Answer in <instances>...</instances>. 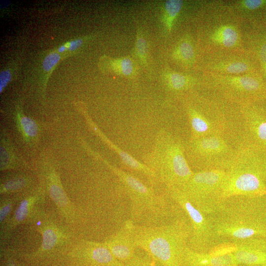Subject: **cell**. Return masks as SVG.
<instances>
[{"instance_id": "obj_21", "label": "cell", "mask_w": 266, "mask_h": 266, "mask_svg": "<svg viewBox=\"0 0 266 266\" xmlns=\"http://www.w3.org/2000/svg\"><path fill=\"white\" fill-rule=\"evenodd\" d=\"M34 177L23 171L7 172L0 177L1 196L20 194L28 191L35 186Z\"/></svg>"}, {"instance_id": "obj_6", "label": "cell", "mask_w": 266, "mask_h": 266, "mask_svg": "<svg viewBox=\"0 0 266 266\" xmlns=\"http://www.w3.org/2000/svg\"><path fill=\"white\" fill-rule=\"evenodd\" d=\"M265 195L266 182L262 174L258 152L242 144L233 163L227 171L222 201L233 196Z\"/></svg>"}, {"instance_id": "obj_4", "label": "cell", "mask_w": 266, "mask_h": 266, "mask_svg": "<svg viewBox=\"0 0 266 266\" xmlns=\"http://www.w3.org/2000/svg\"><path fill=\"white\" fill-rule=\"evenodd\" d=\"M143 161L165 187L182 189L194 172L186 158L184 143L164 130L158 133L153 149Z\"/></svg>"}, {"instance_id": "obj_22", "label": "cell", "mask_w": 266, "mask_h": 266, "mask_svg": "<svg viewBox=\"0 0 266 266\" xmlns=\"http://www.w3.org/2000/svg\"><path fill=\"white\" fill-rule=\"evenodd\" d=\"M13 117L15 126L23 141L30 147L37 144L41 132L38 123L25 114L19 104L16 107Z\"/></svg>"}, {"instance_id": "obj_23", "label": "cell", "mask_w": 266, "mask_h": 266, "mask_svg": "<svg viewBox=\"0 0 266 266\" xmlns=\"http://www.w3.org/2000/svg\"><path fill=\"white\" fill-rule=\"evenodd\" d=\"M100 66L104 71L128 78H133L138 72L137 63L129 56L114 59L104 56L100 60Z\"/></svg>"}, {"instance_id": "obj_38", "label": "cell", "mask_w": 266, "mask_h": 266, "mask_svg": "<svg viewBox=\"0 0 266 266\" xmlns=\"http://www.w3.org/2000/svg\"><path fill=\"white\" fill-rule=\"evenodd\" d=\"M260 57L261 61L266 70V44H264L261 49Z\"/></svg>"}, {"instance_id": "obj_37", "label": "cell", "mask_w": 266, "mask_h": 266, "mask_svg": "<svg viewBox=\"0 0 266 266\" xmlns=\"http://www.w3.org/2000/svg\"><path fill=\"white\" fill-rule=\"evenodd\" d=\"M82 43L83 40L81 39H77L67 43L66 45L68 50L73 51L80 47Z\"/></svg>"}, {"instance_id": "obj_32", "label": "cell", "mask_w": 266, "mask_h": 266, "mask_svg": "<svg viewBox=\"0 0 266 266\" xmlns=\"http://www.w3.org/2000/svg\"><path fill=\"white\" fill-rule=\"evenodd\" d=\"M148 257H140L135 255L129 262L125 263V266H159Z\"/></svg>"}, {"instance_id": "obj_28", "label": "cell", "mask_w": 266, "mask_h": 266, "mask_svg": "<svg viewBox=\"0 0 266 266\" xmlns=\"http://www.w3.org/2000/svg\"><path fill=\"white\" fill-rule=\"evenodd\" d=\"M26 192L1 196L0 199V228L7 223Z\"/></svg>"}, {"instance_id": "obj_2", "label": "cell", "mask_w": 266, "mask_h": 266, "mask_svg": "<svg viewBox=\"0 0 266 266\" xmlns=\"http://www.w3.org/2000/svg\"><path fill=\"white\" fill-rule=\"evenodd\" d=\"M129 224L137 248L144 250L159 266H184L185 248L191 233L189 220L185 215L169 223L158 226Z\"/></svg>"}, {"instance_id": "obj_29", "label": "cell", "mask_w": 266, "mask_h": 266, "mask_svg": "<svg viewBox=\"0 0 266 266\" xmlns=\"http://www.w3.org/2000/svg\"><path fill=\"white\" fill-rule=\"evenodd\" d=\"M214 68L221 73L228 75H239L249 69L246 62L240 60L223 61L214 66Z\"/></svg>"}, {"instance_id": "obj_15", "label": "cell", "mask_w": 266, "mask_h": 266, "mask_svg": "<svg viewBox=\"0 0 266 266\" xmlns=\"http://www.w3.org/2000/svg\"><path fill=\"white\" fill-rule=\"evenodd\" d=\"M104 243L112 255L124 264L136 255L137 248L133 237L129 220L117 232L107 237Z\"/></svg>"}, {"instance_id": "obj_14", "label": "cell", "mask_w": 266, "mask_h": 266, "mask_svg": "<svg viewBox=\"0 0 266 266\" xmlns=\"http://www.w3.org/2000/svg\"><path fill=\"white\" fill-rule=\"evenodd\" d=\"M41 184L44 187L60 215L68 223H73L75 214L55 168L49 162H43L39 170Z\"/></svg>"}, {"instance_id": "obj_39", "label": "cell", "mask_w": 266, "mask_h": 266, "mask_svg": "<svg viewBox=\"0 0 266 266\" xmlns=\"http://www.w3.org/2000/svg\"><path fill=\"white\" fill-rule=\"evenodd\" d=\"M66 49H67V47L66 44V45L60 46L58 50L59 52L61 53L65 51Z\"/></svg>"}, {"instance_id": "obj_11", "label": "cell", "mask_w": 266, "mask_h": 266, "mask_svg": "<svg viewBox=\"0 0 266 266\" xmlns=\"http://www.w3.org/2000/svg\"><path fill=\"white\" fill-rule=\"evenodd\" d=\"M47 193L40 184L26 192L7 223L0 228V243L6 244L19 226L30 223L45 203Z\"/></svg>"}, {"instance_id": "obj_40", "label": "cell", "mask_w": 266, "mask_h": 266, "mask_svg": "<svg viewBox=\"0 0 266 266\" xmlns=\"http://www.w3.org/2000/svg\"><path fill=\"white\" fill-rule=\"evenodd\" d=\"M266 266V265H264V266Z\"/></svg>"}, {"instance_id": "obj_12", "label": "cell", "mask_w": 266, "mask_h": 266, "mask_svg": "<svg viewBox=\"0 0 266 266\" xmlns=\"http://www.w3.org/2000/svg\"><path fill=\"white\" fill-rule=\"evenodd\" d=\"M42 237V242L37 253H47L69 244L71 234L66 227L43 208L34 215L31 222Z\"/></svg>"}, {"instance_id": "obj_10", "label": "cell", "mask_w": 266, "mask_h": 266, "mask_svg": "<svg viewBox=\"0 0 266 266\" xmlns=\"http://www.w3.org/2000/svg\"><path fill=\"white\" fill-rule=\"evenodd\" d=\"M214 84L228 98L241 105L266 97V88L256 78L247 75H219Z\"/></svg>"}, {"instance_id": "obj_31", "label": "cell", "mask_w": 266, "mask_h": 266, "mask_svg": "<svg viewBox=\"0 0 266 266\" xmlns=\"http://www.w3.org/2000/svg\"><path fill=\"white\" fill-rule=\"evenodd\" d=\"M237 249L234 242H223L217 244L208 252L214 256H223L234 253Z\"/></svg>"}, {"instance_id": "obj_8", "label": "cell", "mask_w": 266, "mask_h": 266, "mask_svg": "<svg viewBox=\"0 0 266 266\" xmlns=\"http://www.w3.org/2000/svg\"><path fill=\"white\" fill-rule=\"evenodd\" d=\"M165 192L182 210L191 228L188 247L199 252L208 253L217 244L212 221L190 201L184 192L175 187H165Z\"/></svg>"}, {"instance_id": "obj_19", "label": "cell", "mask_w": 266, "mask_h": 266, "mask_svg": "<svg viewBox=\"0 0 266 266\" xmlns=\"http://www.w3.org/2000/svg\"><path fill=\"white\" fill-rule=\"evenodd\" d=\"M88 261L96 266H125L111 253L104 242L82 240L76 244Z\"/></svg>"}, {"instance_id": "obj_5", "label": "cell", "mask_w": 266, "mask_h": 266, "mask_svg": "<svg viewBox=\"0 0 266 266\" xmlns=\"http://www.w3.org/2000/svg\"><path fill=\"white\" fill-rule=\"evenodd\" d=\"M242 145L235 143L228 134H214L190 138L184 143L186 158L191 168L197 171H227L233 163Z\"/></svg>"}, {"instance_id": "obj_35", "label": "cell", "mask_w": 266, "mask_h": 266, "mask_svg": "<svg viewBox=\"0 0 266 266\" xmlns=\"http://www.w3.org/2000/svg\"><path fill=\"white\" fill-rule=\"evenodd\" d=\"M11 79V74L9 70L2 71L0 75V93H1L4 89Z\"/></svg>"}, {"instance_id": "obj_25", "label": "cell", "mask_w": 266, "mask_h": 266, "mask_svg": "<svg viewBox=\"0 0 266 266\" xmlns=\"http://www.w3.org/2000/svg\"><path fill=\"white\" fill-rule=\"evenodd\" d=\"M172 59L185 67L191 66L195 61V52L189 35L182 37L171 53Z\"/></svg>"}, {"instance_id": "obj_20", "label": "cell", "mask_w": 266, "mask_h": 266, "mask_svg": "<svg viewBox=\"0 0 266 266\" xmlns=\"http://www.w3.org/2000/svg\"><path fill=\"white\" fill-rule=\"evenodd\" d=\"M184 266H238L233 253L214 256L208 253L195 251L188 246L183 257Z\"/></svg>"}, {"instance_id": "obj_7", "label": "cell", "mask_w": 266, "mask_h": 266, "mask_svg": "<svg viewBox=\"0 0 266 266\" xmlns=\"http://www.w3.org/2000/svg\"><path fill=\"white\" fill-rule=\"evenodd\" d=\"M226 177L225 170L197 171L181 190L198 209L211 215L218 210L222 202L221 194Z\"/></svg>"}, {"instance_id": "obj_36", "label": "cell", "mask_w": 266, "mask_h": 266, "mask_svg": "<svg viewBox=\"0 0 266 266\" xmlns=\"http://www.w3.org/2000/svg\"><path fill=\"white\" fill-rule=\"evenodd\" d=\"M263 177L266 182V151H257Z\"/></svg>"}, {"instance_id": "obj_1", "label": "cell", "mask_w": 266, "mask_h": 266, "mask_svg": "<svg viewBox=\"0 0 266 266\" xmlns=\"http://www.w3.org/2000/svg\"><path fill=\"white\" fill-rule=\"evenodd\" d=\"M209 216L217 244L266 238V195L229 198Z\"/></svg>"}, {"instance_id": "obj_3", "label": "cell", "mask_w": 266, "mask_h": 266, "mask_svg": "<svg viewBox=\"0 0 266 266\" xmlns=\"http://www.w3.org/2000/svg\"><path fill=\"white\" fill-rule=\"evenodd\" d=\"M101 160L118 177L131 201V219L135 225L153 226L170 222L180 215L172 205V200L165 192L159 195L152 187L145 185L132 174L116 167L97 154Z\"/></svg>"}, {"instance_id": "obj_24", "label": "cell", "mask_w": 266, "mask_h": 266, "mask_svg": "<svg viewBox=\"0 0 266 266\" xmlns=\"http://www.w3.org/2000/svg\"><path fill=\"white\" fill-rule=\"evenodd\" d=\"M162 79L167 88L175 93L186 91L197 83L196 78L169 69L163 71Z\"/></svg>"}, {"instance_id": "obj_16", "label": "cell", "mask_w": 266, "mask_h": 266, "mask_svg": "<svg viewBox=\"0 0 266 266\" xmlns=\"http://www.w3.org/2000/svg\"><path fill=\"white\" fill-rule=\"evenodd\" d=\"M234 242L237 249L233 254L238 265H266V238H253Z\"/></svg>"}, {"instance_id": "obj_33", "label": "cell", "mask_w": 266, "mask_h": 266, "mask_svg": "<svg viewBox=\"0 0 266 266\" xmlns=\"http://www.w3.org/2000/svg\"><path fill=\"white\" fill-rule=\"evenodd\" d=\"M60 55L58 53L53 52L48 54L43 62V68L46 71H49L59 61Z\"/></svg>"}, {"instance_id": "obj_18", "label": "cell", "mask_w": 266, "mask_h": 266, "mask_svg": "<svg viewBox=\"0 0 266 266\" xmlns=\"http://www.w3.org/2000/svg\"><path fill=\"white\" fill-rule=\"evenodd\" d=\"M29 167L6 129L1 128L0 133V171H23Z\"/></svg>"}, {"instance_id": "obj_34", "label": "cell", "mask_w": 266, "mask_h": 266, "mask_svg": "<svg viewBox=\"0 0 266 266\" xmlns=\"http://www.w3.org/2000/svg\"><path fill=\"white\" fill-rule=\"evenodd\" d=\"M264 3L265 1L262 0H243L239 1V5L244 9L255 10Z\"/></svg>"}, {"instance_id": "obj_27", "label": "cell", "mask_w": 266, "mask_h": 266, "mask_svg": "<svg viewBox=\"0 0 266 266\" xmlns=\"http://www.w3.org/2000/svg\"><path fill=\"white\" fill-rule=\"evenodd\" d=\"M183 4V1L181 0H167L165 2L163 6L162 22L167 33L171 32Z\"/></svg>"}, {"instance_id": "obj_13", "label": "cell", "mask_w": 266, "mask_h": 266, "mask_svg": "<svg viewBox=\"0 0 266 266\" xmlns=\"http://www.w3.org/2000/svg\"><path fill=\"white\" fill-rule=\"evenodd\" d=\"M243 145L259 151H266V112L252 103L241 105Z\"/></svg>"}, {"instance_id": "obj_9", "label": "cell", "mask_w": 266, "mask_h": 266, "mask_svg": "<svg viewBox=\"0 0 266 266\" xmlns=\"http://www.w3.org/2000/svg\"><path fill=\"white\" fill-rule=\"evenodd\" d=\"M187 103L186 113L191 129L190 138L228 132V120L216 106L197 100Z\"/></svg>"}, {"instance_id": "obj_26", "label": "cell", "mask_w": 266, "mask_h": 266, "mask_svg": "<svg viewBox=\"0 0 266 266\" xmlns=\"http://www.w3.org/2000/svg\"><path fill=\"white\" fill-rule=\"evenodd\" d=\"M211 39L215 43L225 47H233L238 43L239 35L236 29L229 25L218 28L212 33Z\"/></svg>"}, {"instance_id": "obj_30", "label": "cell", "mask_w": 266, "mask_h": 266, "mask_svg": "<svg viewBox=\"0 0 266 266\" xmlns=\"http://www.w3.org/2000/svg\"><path fill=\"white\" fill-rule=\"evenodd\" d=\"M148 44L140 27L137 26L133 53L141 65L144 67L148 66Z\"/></svg>"}, {"instance_id": "obj_17", "label": "cell", "mask_w": 266, "mask_h": 266, "mask_svg": "<svg viewBox=\"0 0 266 266\" xmlns=\"http://www.w3.org/2000/svg\"><path fill=\"white\" fill-rule=\"evenodd\" d=\"M86 122L89 127L104 141L109 147L112 149L120 157L125 165L132 170L139 173L145 176L153 186L159 182L155 172L144 163H142L135 159L132 156L122 150L113 143L99 129L96 124L93 121L87 111L84 109L82 111Z\"/></svg>"}]
</instances>
